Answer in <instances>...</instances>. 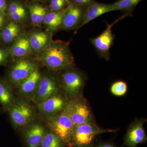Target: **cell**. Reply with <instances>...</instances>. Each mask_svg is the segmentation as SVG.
Here are the masks:
<instances>
[{"mask_svg":"<svg viewBox=\"0 0 147 147\" xmlns=\"http://www.w3.org/2000/svg\"><path fill=\"white\" fill-rule=\"evenodd\" d=\"M40 61L50 70L61 71L74 65V58L67 42L52 41L39 52Z\"/></svg>","mask_w":147,"mask_h":147,"instance_id":"1","label":"cell"},{"mask_svg":"<svg viewBox=\"0 0 147 147\" xmlns=\"http://www.w3.org/2000/svg\"><path fill=\"white\" fill-rule=\"evenodd\" d=\"M59 76L61 89L68 100L82 96V92L87 81V76L80 69L71 66L61 71Z\"/></svg>","mask_w":147,"mask_h":147,"instance_id":"2","label":"cell"},{"mask_svg":"<svg viewBox=\"0 0 147 147\" xmlns=\"http://www.w3.org/2000/svg\"><path fill=\"white\" fill-rule=\"evenodd\" d=\"M117 131V129L100 128L95 122L76 125L74 129L71 145L73 147H91L98 135Z\"/></svg>","mask_w":147,"mask_h":147,"instance_id":"3","label":"cell"},{"mask_svg":"<svg viewBox=\"0 0 147 147\" xmlns=\"http://www.w3.org/2000/svg\"><path fill=\"white\" fill-rule=\"evenodd\" d=\"M65 109L74 126L95 122L89 105L83 95L68 100Z\"/></svg>","mask_w":147,"mask_h":147,"instance_id":"4","label":"cell"},{"mask_svg":"<svg viewBox=\"0 0 147 147\" xmlns=\"http://www.w3.org/2000/svg\"><path fill=\"white\" fill-rule=\"evenodd\" d=\"M47 122L52 131L57 135L65 144L71 145L75 126L65 109L58 115L48 117Z\"/></svg>","mask_w":147,"mask_h":147,"instance_id":"5","label":"cell"},{"mask_svg":"<svg viewBox=\"0 0 147 147\" xmlns=\"http://www.w3.org/2000/svg\"><path fill=\"white\" fill-rule=\"evenodd\" d=\"M129 16V14L125 13L112 24H107V28L101 34L96 37L90 39L91 43L100 57L106 61L110 59V48L113 45L115 38V35L112 32V27L118 21Z\"/></svg>","mask_w":147,"mask_h":147,"instance_id":"6","label":"cell"},{"mask_svg":"<svg viewBox=\"0 0 147 147\" xmlns=\"http://www.w3.org/2000/svg\"><path fill=\"white\" fill-rule=\"evenodd\" d=\"M61 89L59 77L53 74L41 76L36 93L32 100L38 104L58 94Z\"/></svg>","mask_w":147,"mask_h":147,"instance_id":"7","label":"cell"},{"mask_svg":"<svg viewBox=\"0 0 147 147\" xmlns=\"http://www.w3.org/2000/svg\"><path fill=\"white\" fill-rule=\"evenodd\" d=\"M9 115L13 124L18 127L27 125L34 117V113L31 106L23 100L18 101L11 106Z\"/></svg>","mask_w":147,"mask_h":147,"instance_id":"8","label":"cell"},{"mask_svg":"<svg viewBox=\"0 0 147 147\" xmlns=\"http://www.w3.org/2000/svg\"><path fill=\"white\" fill-rule=\"evenodd\" d=\"M38 68V65L34 61L21 59L14 64L9 73L10 83L18 85Z\"/></svg>","mask_w":147,"mask_h":147,"instance_id":"9","label":"cell"},{"mask_svg":"<svg viewBox=\"0 0 147 147\" xmlns=\"http://www.w3.org/2000/svg\"><path fill=\"white\" fill-rule=\"evenodd\" d=\"M145 119H136L129 126L124 139L123 146L137 147L147 141L144 124Z\"/></svg>","mask_w":147,"mask_h":147,"instance_id":"10","label":"cell"},{"mask_svg":"<svg viewBox=\"0 0 147 147\" xmlns=\"http://www.w3.org/2000/svg\"><path fill=\"white\" fill-rule=\"evenodd\" d=\"M86 8L70 3L65 9L61 28L66 30L78 28L83 21Z\"/></svg>","mask_w":147,"mask_h":147,"instance_id":"11","label":"cell"},{"mask_svg":"<svg viewBox=\"0 0 147 147\" xmlns=\"http://www.w3.org/2000/svg\"><path fill=\"white\" fill-rule=\"evenodd\" d=\"M68 101L66 98L58 94L38 103V107L40 113L48 117L61 113L65 109Z\"/></svg>","mask_w":147,"mask_h":147,"instance_id":"12","label":"cell"},{"mask_svg":"<svg viewBox=\"0 0 147 147\" xmlns=\"http://www.w3.org/2000/svg\"><path fill=\"white\" fill-rule=\"evenodd\" d=\"M41 77V74L38 69L33 72L18 84V90L20 94L32 100L36 93Z\"/></svg>","mask_w":147,"mask_h":147,"instance_id":"13","label":"cell"},{"mask_svg":"<svg viewBox=\"0 0 147 147\" xmlns=\"http://www.w3.org/2000/svg\"><path fill=\"white\" fill-rule=\"evenodd\" d=\"M115 11L113 4H106L95 2L94 3L86 8L83 21L78 27V30L92 20L104 13Z\"/></svg>","mask_w":147,"mask_h":147,"instance_id":"14","label":"cell"},{"mask_svg":"<svg viewBox=\"0 0 147 147\" xmlns=\"http://www.w3.org/2000/svg\"><path fill=\"white\" fill-rule=\"evenodd\" d=\"M45 134L44 127L40 125H32L25 133V139L28 146H40Z\"/></svg>","mask_w":147,"mask_h":147,"instance_id":"15","label":"cell"},{"mask_svg":"<svg viewBox=\"0 0 147 147\" xmlns=\"http://www.w3.org/2000/svg\"><path fill=\"white\" fill-rule=\"evenodd\" d=\"M31 50L28 37L23 35L15 40L11 47L9 54L14 57H24L30 53Z\"/></svg>","mask_w":147,"mask_h":147,"instance_id":"16","label":"cell"},{"mask_svg":"<svg viewBox=\"0 0 147 147\" xmlns=\"http://www.w3.org/2000/svg\"><path fill=\"white\" fill-rule=\"evenodd\" d=\"M28 39L32 50L37 52H40L52 41L50 33L42 31L33 33Z\"/></svg>","mask_w":147,"mask_h":147,"instance_id":"17","label":"cell"},{"mask_svg":"<svg viewBox=\"0 0 147 147\" xmlns=\"http://www.w3.org/2000/svg\"><path fill=\"white\" fill-rule=\"evenodd\" d=\"M65 9L58 12L51 11L45 15L43 23L50 31H55L61 28Z\"/></svg>","mask_w":147,"mask_h":147,"instance_id":"18","label":"cell"},{"mask_svg":"<svg viewBox=\"0 0 147 147\" xmlns=\"http://www.w3.org/2000/svg\"><path fill=\"white\" fill-rule=\"evenodd\" d=\"M21 30L20 26L14 21L9 22L2 32L1 37L3 41L6 43L15 41L19 36Z\"/></svg>","mask_w":147,"mask_h":147,"instance_id":"19","label":"cell"},{"mask_svg":"<svg viewBox=\"0 0 147 147\" xmlns=\"http://www.w3.org/2000/svg\"><path fill=\"white\" fill-rule=\"evenodd\" d=\"M7 12L9 16L15 22L24 21L27 16L26 8L21 3L15 1L9 4Z\"/></svg>","mask_w":147,"mask_h":147,"instance_id":"20","label":"cell"},{"mask_svg":"<svg viewBox=\"0 0 147 147\" xmlns=\"http://www.w3.org/2000/svg\"><path fill=\"white\" fill-rule=\"evenodd\" d=\"M31 19L33 23L38 24L43 22L47 9L44 7L38 4H33L29 7Z\"/></svg>","mask_w":147,"mask_h":147,"instance_id":"21","label":"cell"},{"mask_svg":"<svg viewBox=\"0 0 147 147\" xmlns=\"http://www.w3.org/2000/svg\"><path fill=\"white\" fill-rule=\"evenodd\" d=\"M0 102L5 107H9L13 104V96L8 85L0 80Z\"/></svg>","mask_w":147,"mask_h":147,"instance_id":"22","label":"cell"},{"mask_svg":"<svg viewBox=\"0 0 147 147\" xmlns=\"http://www.w3.org/2000/svg\"><path fill=\"white\" fill-rule=\"evenodd\" d=\"M142 0H118L113 3L115 11H122L130 15Z\"/></svg>","mask_w":147,"mask_h":147,"instance_id":"23","label":"cell"},{"mask_svg":"<svg viewBox=\"0 0 147 147\" xmlns=\"http://www.w3.org/2000/svg\"><path fill=\"white\" fill-rule=\"evenodd\" d=\"M65 143L57 135L51 131L45 134L40 147H63Z\"/></svg>","mask_w":147,"mask_h":147,"instance_id":"24","label":"cell"},{"mask_svg":"<svg viewBox=\"0 0 147 147\" xmlns=\"http://www.w3.org/2000/svg\"><path fill=\"white\" fill-rule=\"evenodd\" d=\"M127 90L126 83L122 81L114 82L110 87V91L112 94L117 96L124 95L126 93Z\"/></svg>","mask_w":147,"mask_h":147,"instance_id":"25","label":"cell"},{"mask_svg":"<svg viewBox=\"0 0 147 147\" xmlns=\"http://www.w3.org/2000/svg\"><path fill=\"white\" fill-rule=\"evenodd\" d=\"M70 3L69 0H50V9L52 11L58 12L64 9Z\"/></svg>","mask_w":147,"mask_h":147,"instance_id":"26","label":"cell"},{"mask_svg":"<svg viewBox=\"0 0 147 147\" xmlns=\"http://www.w3.org/2000/svg\"><path fill=\"white\" fill-rule=\"evenodd\" d=\"M73 3L83 7L85 8L92 5L95 2V0H72Z\"/></svg>","mask_w":147,"mask_h":147,"instance_id":"27","label":"cell"},{"mask_svg":"<svg viewBox=\"0 0 147 147\" xmlns=\"http://www.w3.org/2000/svg\"><path fill=\"white\" fill-rule=\"evenodd\" d=\"M9 53L6 50L0 49V65L5 64L7 61Z\"/></svg>","mask_w":147,"mask_h":147,"instance_id":"28","label":"cell"},{"mask_svg":"<svg viewBox=\"0 0 147 147\" xmlns=\"http://www.w3.org/2000/svg\"><path fill=\"white\" fill-rule=\"evenodd\" d=\"M91 147H117L113 143L109 142H102L93 145Z\"/></svg>","mask_w":147,"mask_h":147,"instance_id":"29","label":"cell"},{"mask_svg":"<svg viewBox=\"0 0 147 147\" xmlns=\"http://www.w3.org/2000/svg\"><path fill=\"white\" fill-rule=\"evenodd\" d=\"M6 5V0H0V13L3 12L4 10Z\"/></svg>","mask_w":147,"mask_h":147,"instance_id":"30","label":"cell"},{"mask_svg":"<svg viewBox=\"0 0 147 147\" xmlns=\"http://www.w3.org/2000/svg\"><path fill=\"white\" fill-rule=\"evenodd\" d=\"M4 21V16L2 13H0V28L3 26Z\"/></svg>","mask_w":147,"mask_h":147,"instance_id":"31","label":"cell"},{"mask_svg":"<svg viewBox=\"0 0 147 147\" xmlns=\"http://www.w3.org/2000/svg\"><path fill=\"white\" fill-rule=\"evenodd\" d=\"M36 1H38V0H36Z\"/></svg>","mask_w":147,"mask_h":147,"instance_id":"32","label":"cell"}]
</instances>
